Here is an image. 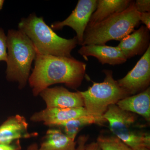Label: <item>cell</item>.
<instances>
[{"instance_id": "cell-19", "label": "cell", "mask_w": 150, "mask_h": 150, "mask_svg": "<svg viewBox=\"0 0 150 150\" xmlns=\"http://www.w3.org/2000/svg\"><path fill=\"white\" fill-rule=\"evenodd\" d=\"M96 143L101 150H133L115 136L100 135Z\"/></svg>"}, {"instance_id": "cell-6", "label": "cell", "mask_w": 150, "mask_h": 150, "mask_svg": "<svg viewBox=\"0 0 150 150\" xmlns=\"http://www.w3.org/2000/svg\"><path fill=\"white\" fill-rule=\"evenodd\" d=\"M97 4V0H79L69 16L63 21L54 22L51 25V28L59 30L65 26L71 28L76 33L78 44L81 46L85 31Z\"/></svg>"}, {"instance_id": "cell-10", "label": "cell", "mask_w": 150, "mask_h": 150, "mask_svg": "<svg viewBox=\"0 0 150 150\" xmlns=\"http://www.w3.org/2000/svg\"><path fill=\"white\" fill-rule=\"evenodd\" d=\"M28 126L24 116H10L0 126V144H10L20 139L37 137V133L28 132Z\"/></svg>"}, {"instance_id": "cell-25", "label": "cell", "mask_w": 150, "mask_h": 150, "mask_svg": "<svg viewBox=\"0 0 150 150\" xmlns=\"http://www.w3.org/2000/svg\"><path fill=\"white\" fill-rule=\"evenodd\" d=\"M86 150H101L96 142H92L86 145Z\"/></svg>"}, {"instance_id": "cell-3", "label": "cell", "mask_w": 150, "mask_h": 150, "mask_svg": "<svg viewBox=\"0 0 150 150\" xmlns=\"http://www.w3.org/2000/svg\"><path fill=\"white\" fill-rule=\"evenodd\" d=\"M7 48L6 79L8 81L17 83L18 88L22 89L28 81L37 51L29 38L19 30H9Z\"/></svg>"}, {"instance_id": "cell-12", "label": "cell", "mask_w": 150, "mask_h": 150, "mask_svg": "<svg viewBox=\"0 0 150 150\" xmlns=\"http://www.w3.org/2000/svg\"><path fill=\"white\" fill-rule=\"evenodd\" d=\"M78 53L88 60V56H93L103 65L115 66L123 64L127 61L121 50L117 46L106 45H88L82 46Z\"/></svg>"}, {"instance_id": "cell-18", "label": "cell", "mask_w": 150, "mask_h": 150, "mask_svg": "<svg viewBox=\"0 0 150 150\" xmlns=\"http://www.w3.org/2000/svg\"><path fill=\"white\" fill-rule=\"evenodd\" d=\"M116 137L133 150L142 146L150 149V136L148 133H139L130 129Z\"/></svg>"}, {"instance_id": "cell-13", "label": "cell", "mask_w": 150, "mask_h": 150, "mask_svg": "<svg viewBox=\"0 0 150 150\" xmlns=\"http://www.w3.org/2000/svg\"><path fill=\"white\" fill-rule=\"evenodd\" d=\"M103 117L109 123L110 131L115 137L131 129L136 120L134 113L122 110L116 104L108 106Z\"/></svg>"}, {"instance_id": "cell-11", "label": "cell", "mask_w": 150, "mask_h": 150, "mask_svg": "<svg viewBox=\"0 0 150 150\" xmlns=\"http://www.w3.org/2000/svg\"><path fill=\"white\" fill-rule=\"evenodd\" d=\"M149 30L142 25L120 41L117 46L127 59L144 54L150 46Z\"/></svg>"}, {"instance_id": "cell-27", "label": "cell", "mask_w": 150, "mask_h": 150, "mask_svg": "<svg viewBox=\"0 0 150 150\" xmlns=\"http://www.w3.org/2000/svg\"><path fill=\"white\" fill-rule=\"evenodd\" d=\"M4 3V0H0V11L3 8Z\"/></svg>"}, {"instance_id": "cell-24", "label": "cell", "mask_w": 150, "mask_h": 150, "mask_svg": "<svg viewBox=\"0 0 150 150\" xmlns=\"http://www.w3.org/2000/svg\"><path fill=\"white\" fill-rule=\"evenodd\" d=\"M139 20L146 25L149 30L150 29V12L139 13Z\"/></svg>"}, {"instance_id": "cell-17", "label": "cell", "mask_w": 150, "mask_h": 150, "mask_svg": "<svg viewBox=\"0 0 150 150\" xmlns=\"http://www.w3.org/2000/svg\"><path fill=\"white\" fill-rule=\"evenodd\" d=\"M105 122L106 121L103 117L88 115L70 120L56 127L63 129L67 137L75 141L78 133L85 126L93 124L101 125Z\"/></svg>"}, {"instance_id": "cell-23", "label": "cell", "mask_w": 150, "mask_h": 150, "mask_svg": "<svg viewBox=\"0 0 150 150\" xmlns=\"http://www.w3.org/2000/svg\"><path fill=\"white\" fill-rule=\"evenodd\" d=\"M20 140H16L10 144H0V150H21Z\"/></svg>"}, {"instance_id": "cell-20", "label": "cell", "mask_w": 150, "mask_h": 150, "mask_svg": "<svg viewBox=\"0 0 150 150\" xmlns=\"http://www.w3.org/2000/svg\"><path fill=\"white\" fill-rule=\"evenodd\" d=\"M7 49V35L4 29L0 28V62H6Z\"/></svg>"}, {"instance_id": "cell-15", "label": "cell", "mask_w": 150, "mask_h": 150, "mask_svg": "<svg viewBox=\"0 0 150 150\" xmlns=\"http://www.w3.org/2000/svg\"><path fill=\"white\" fill-rule=\"evenodd\" d=\"M131 1L130 0L97 1L96 8L91 17L88 26H91L114 14L123 11L129 6Z\"/></svg>"}, {"instance_id": "cell-8", "label": "cell", "mask_w": 150, "mask_h": 150, "mask_svg": "<svg viewBox=\"0 0 150 150\" xmlns=\"http://www.w3.org/2000/svg\"><path fill=\"white\" fill-rule=\"evenodd\" d=\"M39 95L48 108L84 107L83 99L80 91L72 92L63 86L48 88L42 91Z\"/></svg>"}, {"instance_id": "cell-1", "label": "cell", "mask_w": 150, "mask_h": 150, "mask_svg": "<svg viewBox=\"0 0 150 150\" xmlns=\"http://www.w3.org/2000/svg\"><path fill=\"white\" fill-rule=\"evenodd\" d=\"M86 68L85 63L73 57L44 55L37 52L34 69L28 81L33 95H39L55 84L64 83L70 88H77L85 76Z\"/></svg>"}, {"instance_id": "cell-21", "label": "cell", "mask_w": 150, "mask_h": 150, "mask_svg": "<svg viewBox=\"0 0 150 150\" xmlns=\"http://www.w3.org/2000/svg\"><path fill=\"white\" fill-rule=\"evenodd\" d=\"M88 140V137L85 135L81 136L79 137L77 142L78 146L75 150H86V142H87ZM38 149H39V147L38 145L35 143H34L28 146L27 150H38Z\"/></svg>"}, {"instance_id": "cell-7", "label": "cell", "mask_w": 150, "mask_h": 150, "mask_svg": "<svg viewBox=\"0 0 150 150\" xmlns=\"http://www.w3.org/2000/svg\"><path fill=\"white\" fill-rule=\"evenodd\" d=\"M130 96L144 91L150 83V46L133 69L124 77L117 81Z\"/></svg>"}, {"instance_id": "cell-9", "label": "cell", "mask_w": 150, "mask_h": 150, "mask_svg": "<svg viewBox=\"0 0 150 150\" xmlns=\"http://www.w3.org/2000/svg\"><path fill=\"white\" fill-rule=\"evenodd\" d=\"M91 115L84 107L69 108H48L35 112L30 117L33 122H43L44 125L51 127L58 125L71 120Z\"/></svg>"}, {"instance_id": "cell-4", "label": "cell", "mask_w": 150, "mask_h": 150, "mask_svg": "<svg viewBox=\"0 0 150 150\" xmlns=\"http://www.w3.org/2000/svg\"><path fill=\"white\" fill-rule=\"evenodd\" d=\"M140 22L139 13L136 10L134 1H131L125 10L88 26L81 46L104 45L111 40L120 41L132 33Z\"/></svg>"}, {"instance_id": "cell-22", "label": "cell", "mask_w": 150, "mask_h": 150, "mask_svg": "<svg viewBox=\"0 0 150 150\" xmlns=\"http://www.w3.org/2000/svg\"><path fill=\"white\" fill-rule=\"evenodd\" d=\"M134 6L139 13L150 12V0H137L134 1Z\"/></svg>"}, {"instance_id": "cell-26", "label": "cell", "mask_w": 150, "mask_h": 150, "mask_svg": "<svg viewBox=\"0 0 150 150\" xmlns=\"http://www.w3.org/2000/svg\"><path fill=\"white\" fill-rule=\"evenodd\" d=\"M136 150H150V149L146 147L142 146L138 148Z\"/></svg>"}, {"instance_id": "cell-14", "label": "cell", "mask_w": 150, "mask_h": 150, "mask_svg": "<svg viewBox=\"0 0 150 150\" xmlns=\"http://www.w3.org/2000/svg\"><path fill=\"white\" fill-rule=\"evenodd\" d=\"M116 105L122 109L132 113H137L146 121H150V88L130 96L119 100Z\"/></svg>"}, {"instance_id": "cell-2", "label": "cell", "mask_w": 150, "mask_h": 150, "mask_svg": "<svg viewBox=\"0 0 150 150\" xmlns=\"http://www.w3.org/2000/svg\"><path fill=\"white\" fill-rule=\"evenodd\" d=\"M18 27L31 40L37 52L42 55L72 57L71 53L78 44L76 36L71 39L60 37L42 17H38L35 13L22 18Z\"/></svg>"}, {"instance_id": "cell-5", "label": "cell", "mask_w": 150, "mask_h": 150, "mask_svg": "<svg viewBox=\"0 0 150 150\" xmlns=\"http://www.w3.org/2000/svg\"><path fill=\"white\" fill-rule=\"evenodd\" d=\"M103 72L105 75L103 82L93 81V85L86 91H80L84 107L89 114L96 117H103L109 105L130 96L113 79L112 71L104 70Z\"/></svg>"}, {"instance_id": "cell-16", "label": "cell", "mask_w": 150, "mask_h": 150, "mask_svg": "<svg viewBox=\"0 0 150 150\" xmlns=\"http://www.w3.org/2000/svg\"><path fill=\"white\" fill-rule=\"evenodd\" d=\"M77 142L70 139L61 129H48L38 150H75Z\"/></svg>"}]
</instances>
